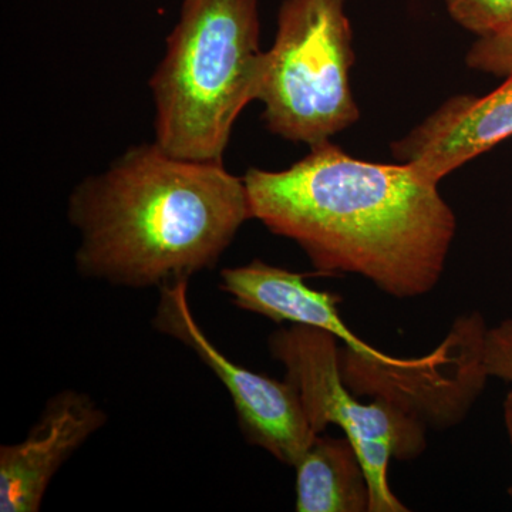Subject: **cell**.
<instances>
[{"label": "cell", "instance_id": "13", "mask_svg": "<svg viewBox=\"0 0 512 512\" xmlns=\"http://www.w3.org/2000/svg\"><path fill=\"white\" fill-rule=\"evenodd\" d=\"M466 63L476 72L497 77L512 76V22L484 36H478L466 56Z\"/></svg>", "mask_w": 512, "mask_h": 512}, {"label": "cell", "instance_id": "4", "mask_svg": "<svg viewBox=\"0 0 512 512\" xmlns=\"http://www.w3.org/2000/svg\"><path fill=\"white\" fill-rule=\"evenodd\" d=\"M353 63L346 0H284L256 99L266 128L313 147L353 126L360 119Z\"/></svg>", "mask_w": 512, "mask_h": 512}, {"label": "cell", "instance_id": "3", "mask_svg": "<svg viewBox=\"0 0 512 512\" xmlns=\"http://www.w3.org/2000/svg\"><path fill=\"white\" fill-rule=\"evenodd\" d=\"M259 0H183L150 79L156 143L185 160L224 163L239 114L264 74Z\"/></svg>", "mask_w": 512, "mask_h": 512}, {"label": "cell", "instance_id": "5", "mask_svg": "<svg viewBox=\"0 0 512 512\" xmlns=\"http://www.w3.org/2000/svg\"><path fill=\"white\" fill-rule=\"evenodd\" d=\"M338 338L312 326L292 325L268 338L272 357L284 365L316 434L336 424L352 441L370 485V512H407L390 490L392 458L412 461L426 450V431L382 400L363 404L340 372Z\"/></svg>", "mask_w": 512, "mask_h": 512}, {"label": "cell", "instance_id": "16", "mask_svg": "<svg viewBox=\"0 0 512 512\" xmlns=\"http://www.w3.org/2000/svg\"><path fill=\"white\" fill-rule=\"evenodd\" d=\"M505 404H508V406L512 407V389L510 390V393H508L507 400H505Z\"/></svg>", "mask_w": 512, "mask_h": 512}, {"label": "cell", "instance_id": "10", "mask_svg": "<svg viewBox=\"0 0 512 512\" xmlns=\"http://www.w3.org/2000/svg\"><path fill=\"white\" fill-rule=\"evenodd\" d=\"M220 288L244 311L276 323L291 322L326 330L369 359L386 363L400 360L372 348L356 336L340 316L339 296L316 291L306 285L305 276L301 274L255 259L248 265L222 269Z\"/></svg>", "mask_w": 512, "mask_h": 512}, {"label": "cell", "instance_id": "2", "mask_svg": "<svg viewBox=\"0 0 512 512\" xmlns=\"http://www.w3.org/2000/svg\"><path fill=\"white\" fill-rule=\"evenodd\" d=\"M84 278L141 289L214 269L252 220L244 178L224 163L185 160L156 141L124 151L69 198Z\"/></svg>", "mask_w": 512, "mask_h": 512}, {"label": "cell", "instance_id": "14", "mask_svg": "<svg viewBox=\"0 0 512 512\" xmlns=\"http://www.w3.org/2000/svg\"><path fill=\"white\" fill-rule=\"evenodd\" d=\"M485 372L512 384V319L488 328L484 342Z\"/></svg>", "mask_w": 512, "mask_h": 512}, {"label": "cell", "instance_id": "7", "mask_svg": "<svg viewBox=\"0 0 512 512\" xmlns=\"http://www.w3.org/2000/svg\"><path fill=\"white\" fill-rule=\"evenodd\" d=\"M154 329L192 350L224 384L248 443L264 448L286 466L296 467L319 434L303 410L295 387L259 375L229 360L207 338L188 302V281L161 288Z\"/></svg>", "mask_w": 512, "mask_h": 512}, {"label": "cell", "instance_id": "9", "mask_svg": "<svg viewBox=\"0 0 512 512\" xmlns=\"http://www.w3.org/2000/svg\"><path fill=\"white\" fill-rule=\"evenodd\" d=\"M512 137V76L485 96L457 94L444 101L406 137L394 141L399 163L440 181Z\"/></svg>", "mask_w": 512, "mask_h": 512}, {"label": "cell", "instance_id": "15", "mask_svg": "<svg viewBox=\"0 0 512 512\" xmlns=\"http://www.w3.org/2000/svg\"><path fill=\"white\" fill-rule=\"evenodd\" d=\"M504 421L505 429H507L508 437H510V443L512 447V407L508 406V404H504Z\"/></svg>", "mask_w": 512, "mask_h": 512}, {"label": "cell", "instance_id": "6", "mask_svg": "<svg viewBox=\"0 0 512 512\" xmlns=\"http://www.w3.org/2000/svg\"><path fill=\"white\" fill-rule=\"evenodd\" d=\"M487 329L481 313L458 316L439 348L397 363L343 346L340 372L356 396L382 400L424 430L450 429L464 420L490 379L484 366Z\"/></svg>", "mask_w": 512, "mask_h": 512}, {"label": "cell", "instance_id": "11", "mask_svg": "<svg viewBox=\"0 0 512 512\" xmlns=\"http://www.w3.org/2000/svg\"><path fill=\"white\" fill-rule=\"evenodd\" d=\"M295 468L296 511H370L369 480L348 437H316Z\"/></svg>", "mask_w": 512, "mask_h": 512}, {"label": "cell", "instance_id": "12", "mask_svg": "<svg viewBox=\"0 0 512 512\" xmlns=\"http://www.w3.org/2000/svg\"><path fill=\"white\" fill-rule=\"evenodd\" d=\"M461 28L484 36L512 22V0H444Z\"/></svg>", "mask_w": 512, "mask_h": 512}, {"label": "cell", "instance_id": "1", "mask_svg": "<svg viewBox=\"0 0 512 512\" xmlns=\"http://www.w3.org/2000/svg\"><path fill=\"white\" fill-rule=\"evenodd\" d=\"M309 148L285 170L249 168L252 220L299 245L320 274L360 275L399 299L433 291L457 231L439 183L330 141Z\"/></svg>", "mask_w": 512, "mask_h": 512}, {"label": "cell", "instance_id": "8", "mask_svg": "<svg viewBox=\"0 0 512 512\" xmlns=\"http://www.w3.org/2000/svg\"><path fill=\"white\" fill-rule=\"evenodd\" d=\"M106 421L89 394H55L25 440L0 447V511H39L57 471Z\"/></svg>", "mask_w": 512, "mask_h": 512}]
</instances>
